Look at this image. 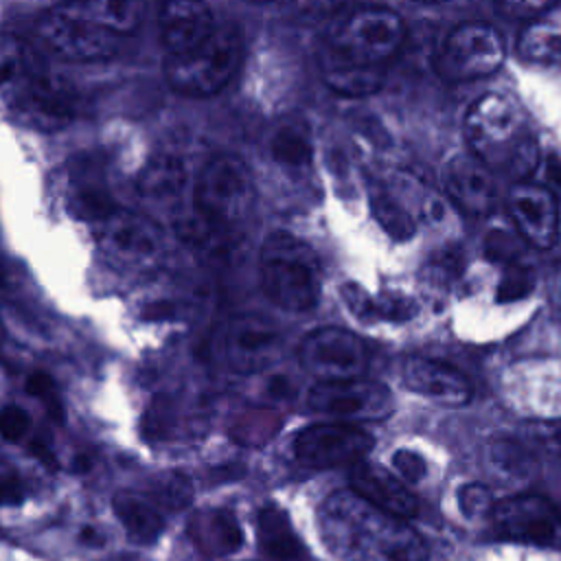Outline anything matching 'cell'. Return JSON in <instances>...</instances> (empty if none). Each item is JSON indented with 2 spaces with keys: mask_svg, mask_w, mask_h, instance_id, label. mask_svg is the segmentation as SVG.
I'll list each match as a JSON object with an SVG mask.
<instances>
[{
  "mask_svg": "<svg viewBox=\"0 0 561 561\" xmlns=\"http://www.w3.org/2000/svg\"><path fill=\"white\" fill-rule=\"evenodd\" d=\"M324 546L340 561H427L423 537L399 515L355 491H335L318 508Z\"/></svg>",
  "mask_w": 561,
  "mask_h": 561,
  "instance_id": "cell-1",
  "label": "cell"
},
{
  "mask_svg": "<svg viewBox=\"0 0 561 561\" xmlns=\"http://www.w3.org/2000/svg\"><path fill=\"white\" fill-rule=\"evenodd\" d=\"M0 101L42 129L68 125L77 112L72 85L24 37L0 33Z\"/></svg>",
  "mask_w": 561,
  "mask_h": 561,
  "instance_id": "cell-2",
  "label": "cell"
},
{
  "mask_svg": "<svg viewBox=\"0 0 561 561\" xmlns=\"http://www.w3.org/2000/svg\"><path fill=\"white\" fill-rule=\"evenodd\" d=\"M471 153L491 171L524 178L535 171L539 149L519 107L504 94L480 96L465 118Z\"/></svg>",
  "mask_w": 561,
  "mask_h": 561,
  "instance_id": "cell-3",
  "label": "cell"
},
{
  "mask_svg": "<svg viewBox=\"0 0 561 561\" xmlns=\"http://www.w3.org/2000/svg\"><path fill=\"white\" fill-rule=\"evenodd\" d=\"M259 278L263 294L287 311L313 309L320 298L322 272L318 254L287 230H276L263 241Z\"/></svg>",
  "mask_w": 561,
  "mask_h": 561,
  "instance_id": "cell-4",
  "label": "cell"
},
{
  "mask_svg": "<svg viewBox=\"0 0 561 561\" xmlns=\"http://www.w3.org/2000/svg\"><path fill=\"white\" fill-rule=\"evenodd\" d=\"M241 61V37L234 26L224 24L197 46L167 55L164 77L169 85L186 96L219 92L237 72Z\"/></svg>",
  "mask_w": 561,
  "mask_h": 561,
  "instance_id": "cell-5",
  "label": "cell"
},
{
  "mask_svg": "<svg viewBox=\"0 0 561 561\" xmlns=\"http://www.w3.org/2000/svg\"><path fill=\"white\" fill-rule=\"evenodd\" d=\"M254 182L243 164L234 156L210 158L193 186L195 213L210 226L232 232L252 210Z\"/></svg>",
  "mask_w": 561,
  "mask_h": 561,
  "instance_id": "cell-6",
  "label": "cell"
},
{
  "mask_svg": "<svg viewBox=\"0 0 561 561\" xmlns=\"http://www.w3.org/2000/svg\"><path fill=\"white\" fill-rule=\"evenodd\" d=\"M37 35L46 48L70 61H96L110 57L118 37L90 9L85 0L53 4L37 22Z\"/></svg>",
  "mask_w": 561,
  "mask_h": 561,
  "instance_id": "cell-7",
  "label": "cell"
},
{
  "mask_svg": "<svg viewBox=\"0 0 561 561\" xmlns=\"http://www.w3.org/2000/svg\"><path fill=\"white\" fill-rule=\"evenodd\" d=\"M403 42L405 26L394 11L359 9L337 28L329 48L368 66H383L401 50Z\"/></svg>",
  "mask_w": 561,
  "mask_h": 561,
  "instance_id": "cell-8",
  "label": "cell"
},
{
  "mask_svg": "<svg viewBox=\"0 0 561 561\" xmlns=\"http://www.w3.org/2000/svg\"><path fill=\"white\" fill-rule=\"evenodd\" d=\"M307 408L316 414L346 421H381L390 416L394 401L390 390L373 379L348 377L318 381L307 392Z\"/></svg>",
  "mask_w": 561,
  "mask_h": 561,
  "instance_id": "cell-9",
  "label": "cell"
},
{
  "mask_svg": "<svg viewBox=\"0 0 561 561\" xmlns=\"http://www.w3.org/2000/svg\"><path fill=\"white\" fill-rule=\"evenodd\" d=\"M280 346V333L267 318L232 316L210 337V355L230 370L254 373L267 366Z\"/></svg>",
  "mask_w": 561,
  "mask_h": 561,
  "instance_id": "cell-10",
  "label": "cell"
},
{
  "mask_svg": "<svg viewBox=\"0 0 561 561\" xmlns=\"http://www.w3.org/2000/svg\"><path fill=\"white\" fill-rule=\"evenodd\" d=\"M489 515L497 537L502 539L543 548H561V511L543 495H511L495 502Z\"/></svg>",
  "mask_w": 561,
  "mask_h": 561,
  "instance_id": "cell-11",
  "label": "cell"
},
{
  "mask_svg": "<svg viewBox=\"0 0 561 561\" xmlns=\"http://www.w3.org/2000/svg\"><path fill=\"white\" fill-rule=\"evenodd\" d=\"M502 35L482 22L454 28L438 55V70L451 81H473L491 75L504 61Z\"/></svg>",
  "mask_w": 561,
  "mask_h": 561,
  "instance_id": "cell-12",
  "label": "cell"
},
{
  "mask_svg": "<svg viewBox=\"0 0 561 561\" xmlns=\"http://www.w3.org/2000/svg\"><path fill=\"white\" fill-rule=\"evenodd\" d=\"M300 366L318 381L359 377L368 366V346L353 331L322 327L298 344Z\"/></svg>",
  "mask_w": 561,
  "mask_h": 561,
  "instance_id": "cell-13",
  "label": "cell"
},
{
  "mask_svg": "<svg viewBox=\"0 0 561 561\" xmlns=\"http://www.w3.org/2000/svg\"><path fill=\"white\" fill-rule=\"evenodd\" d=\"M373 443L366 430L351 423H318L296 434L294 454L311 469L351 467L373 449Z\"/></svg>",
  "mask_w": 561,
  "mask_h": 561,
  "instance_id": "cell-14",
  "label": "cell"
},
{
  "mask_svg": "<svg viewBox=\"0 0 561 561\" xmlns=\"http://www.w3.org/2000/svg\"><path fill=\"white\" fill-rule=\"evenodd\" d=\"M508 210L519 234L537 245L550 248L559 234V206L552 191L543 184L519 182L508 193Z\"/></svg>",
  "mask_w": 561,
  "mask_h": 561,
  "instance_id": "cell-15",
  "label": "cell"
},
{
  "mask_svg": "<svg viewBox=\"0 0 561 561\" xmlns=\"http://www.w3.org/2000/svg\"><path fill=\"white\" fill-rule=\"evenodd\" d=\"M399 379L408 390L449 408L465 405L473 397L471 381L458 368L438 359L408 357L399 368Z\"/></svg>",
  "mask_w": 561,
  "mask_h": 561,
  "instance_id": "cell-16",
  "label": "cell"
},
{
  "mask_svg": "<svg viewBox=\"0 0 561 561\" xmlns=\"http://www.w3.org/2000/svg\"><path fill=\"white\" fill-rule=\"evenodd\" d=\"M445 188L451 202L469 215H489L497 204L495 171L473 153H460L445 167Z\"/></svg>",
  "mask_w": 561,
  "mask_h": 561,
  "instance_id": "cell-17",
  "label": "cell"
},
{
  "mask_svg": "<svg viewBox=\"0 0 561 561\" xmlns=\"http://www.w3.org/2000/svg\"><path fill=\"white\" fill-rule=\"evenodd\" d=\"M215 26L213 13L204 0H160L158 31L167 55L197 46Z\"/></svg>",
  "mask_w": 561,
  "mask_h": 561,
  "instance_id": "cell-18",
  "label": "cell"
},
{
  "mask_svg": "<svg viewBox=\"0 0 561 561\" xmlns=\"http://www.w3.org/2000/svg\"><path fill=\"white\" fill-rule=\"evenodd\" d=\"M348 482L351 491L362 495L366 502L379 506L381 511H388L403 519H410L419 513V500L414 497V493L383 467L355 462L348 473Z\"/></svg>",
  "mask_w": 561,
  "mask_h": 561,
  "instance_id": "cell-19",
  "label": "cell"
},
{
  "mask_svg": "<svg viewBox=\"0 0 561 561\" xmlns=\"http://www.w3.org/2000/svg\"><path fill=\"white\" fill-rule=\"evenodd\" d=\"M96 226L101 228L105 245L118 254L151 256L160 248L158 228L149 219H145L136 213L116 208Z\"/></svg>",
  "mask_w": 561,
  "mask_h": 561,
  "instance_id": "cell-20",
  "label": "cell"
},
{
  "mask_svg": "<svg viewBox=\"0 0 561 561\" xmlns=\"http://www.w3.org/2000/svg\"><path fill=\"white\" fill-rule=\"evenodd\" d=\"M322 75L331 90L344 96H366L379 90L383 81L381 66H368L355 59H348L331 48L322 57Z\"/></svg>",
  "mask_w": 561,
  "mask_h": 561,
  "instance_id": "cell-21",
  "label": "cell"
},
{
  "mask_svg": "<svg viewBox=\"0 0 561 561\" xmlns=\"http://www.w3.org/2000/svg\"><path fill=\"white\" fill-rule=\"evenodd\" d=\"M259 548L276 561L305 559V546L296 535L287 513L274 504H267L256 515Z\"/></svg>",
  "mask_w": 561,
  "mask_h": 561,
  "instance_id": "cell-22",
  "label": "cell"
},
{
  "mask_svg": "<svg viewBox=\"0 0 561 561\" xmlns=\"http://www.w3.org/2000/svg\"><path fill=\"white\" fill-rule=\"evenodd\" d=\"M70 204L88 221H103L118 206L114 204L107 186L103 184L99 169L88 160L70 178Z\"/></svg>",
  "mask_w": 561,
  "mask_h": 561,
  "instance_id": "cell-23",
  "label": "cell"
},
{
  "mask_svg": "<svg viewBox=\"0 0 561 561\" xmlns=\"http://www.w3.org/2000/svg\"><path fill=\"white\" fill-rule=\"evenodd\" d=\"M112 506L121 526L127 530L131 539L140 543H151L160 537L164 528V519L149 502L129 493H121L114 497Z\"/></svg>",
  "mask_w": 561,
  "mask_h": 561,
  "instance_id": "cell-24",
  "label": "cell"
},
{
  "mask_svg": "<svg viewBox=\"0 0 561 561\" xmlns=\"http://www.w3.org/2000/svg\"><path fill=\"white\" fill-rule=\"evenodd\" d=\"M186 182V169L175 156L156 158L140 180V191L147 199L158 204L175 199Z\"/></svg>",
  "mask_w": 561,
  "mask_h": 561,
  "instance_id": "cell-25",
  "label": "cell"
},
{
  "mask_svg": "<svg viewBox=\"0 0 561 561\" xmlns=\"http://www.w3.org/2000/svg\"><path fill=\"white\" fill-rule=\"evenodd\" d=\"M489 465L506 480H526L533 476V456L530 451L511 438H500L489 445Z\"/></svg>",
  "mask_w": 561,
  "mask_h": 561,
  "instance_id": "cell-26",
  "label": "cell"
},
{
  "mask_svg": "<svg viewBox=\"0 0 561 561\" xmlns=\"http://www.w3.org/2000/svg\"><path fill=\"white\" fill-rule=\"evenodd\" d=\"M199 533H204L202 546L206 550H213V554L234 552L243 543L241 528L228 511H215L206 515V519L199 522Z\"/></svg>",
  "mask_w": 561,
  "mask_h": 561,
  "instance_id": "cell-27",
  "label": "cell"
},
{
  "mask_svg": "<svg viewBox=\"0 0 561 561\" xmlns=\"http://www.w3.org/2000/svg\"><path fill=\"white\" fill-rule=\"evenodd\" d=\"M519 53L528 61L561 64V28L550 24H530L519 37Z\"/></svg>",
  "mask_w": 561,
  "mask_h": 561,
  "instance_id": "cell-28",
  "label": "cell"
},
{
  "mask_svg": "<svg viewBox=\"0 0 561 561\" xmlns=\"http://www.w3.org/2000/svg\"><path fill=\"white\" fill-rule=\"evenodd\" d=\"M94 15L116 35L131 33L145 13L147 0H85Z\"/></svg>",
  "mask_w": 561,
  "mask_h": 561,
  "instance_id": "cell-29",
  "label": "cell"
},
{
  "mask_svg": "<svg viewBox=\"0 0 561 561\" xmlns=\"http://www.w3.org/2000/svg\"><path fill=\"white\" fill-rule=\"evenodd\" d=\"M272 153L278 162L289 167H300L309 162L311 142L307 131L296 125H285L283 129H278V134L272 140Z\"/></svg>",
  "mask_w": 561,
  "mask_h": 561,
  "instance_id": "cell-30",
  "label": "cell"
},
{
  "mask_svg": "<svg viewBox=\"0 0 561 561\" xmlns=\"http://www.w3.org/2000/svg\"><path fill=\"white\" fill-rule=\"evenodd\" d=\"M373 215L379 221V226L392 237V239H410L416 230L414 219L410 217V213L399 206L392 197L379 193L373 197Z\"/></svg>",
  "mask_w": 561,
  "mask_h": 561,
  "instance_id": "cell-31",
  "label": "cell"
},
{
  "mask_svg": "<svg viewBox=\"0 0 561 561\" xmlns=\"http://www.w3.org/2000/svg\"><path fill=\"white\" fill-rule=\"evenodd\" d=\"M535 289V274L528 265L517 263H508L504 265V274L502 280L497 283V294L495 300L497 302H515L526 298L530 291Z\"/></svg>",
  "mask_w": 561,
  "mask_h": 561,
  "instance_id": "cell-32",
  "label": "cell"
},
{
  "mask_svg": "<svg viewBox=\"0 0 561 561\" xmlns=\"http://www.w3.org/2000/svg\"><path fill=\"white\" fill-rule=\"evenodd\" d=\"M484 252H486V259H491L493 263L508 265L519 261L522 243L515 234L506 230H491L484 239Z\"/></svg>",
  "mask_w": 561,
  "mask_h": 561,
  "instance_id": "cell-33",
  "label": "cell"
},
{
  "mask_svg": "<svg viewBox=\"0 0 561 561\" xmlns=\"http://www.w3.org/2000/svg\"><path fill=\"white\" fill-rule=\"evenodd\" d=\"M460 270H462V254L456 248H443L434 252L427 261L430 280L440 285H449L460 274Z\"/></svg>",
  "mask_w": 561,
  "mask_h": 561,
  "instance_id": "cell-34",
  "label": "cell"
},
{
  "mask_svg": "<svg viewBox=\"0 0 561 561\" xmlns=\"http://www.w3.org/2000/svg\"><path fill=\"white\" fill-rule=\"evenodd\" d=\"M416 313V302L401 294H383L375 298V320L405 322Z\"/></svg>",
  "mask_w": 561,
  "mask_h": 561,
  "instance_id": "cell-35",
  "label": "cell"
},
{
  "mask_svg": "<svg viewBox=\"0 0 561 561\" xmlns=\"http://www.w3.org/2000/svg\"><path fill=\"white\" fill-rule=\"evenodd\" d=\"M458 504H460V511L467 515V517H480V515H486L491 513L493 508V495L491 491L480 484V482H471V484H465L460 486L458 491Z\"/></svg>",
  "mask_w": 561,
  "mask_h": 561,
  "instance_id": "cell-36",
  "label": "cell"
},
{
  "mask_svg": "<svg viewBox=\"0 0 561 561\" xmlns=\"http://www.w3.org/2000/svg\"><path fill=\"white\" fill-rule=\"evenodd\" d=\"M340 296L346 305V309L362 322H375V296H370L366 289H362L355 283H344L340 287Z\"/></svg>",
  "mask_w": 561,
  "mask_h": 561,
  "instance_id": "cell-37",
  "label": "cell"
},
{
  "mask_svg": "<svg viewBox=\"0 0 561 561\" xmlns=\"http://www.w3.org/2000/svg\"><path fill=\"white\" fill-rule=\"evenodd\" d=\"M31 427L28 414L18 405H4L0 410V436L9 443H18Z\"/></svg>",
  "mask_w": 561,
  "mask_h": 561,
  "instance_id": "cell-38",
  "label": "cell"
},
{
  "mask_svg": "<svg viewBox=\"0 0 561 561\" xmlns=\"http://www.w3.org/2000/svg\"><path fill=\"white\" fill-rule=\"evenodd\" d=\"M392 465L408 482H421L427 476L425 458L412 449H397L392 456Z\"/></svg>",
  "mask_w": 561,
  "mask_h": 561,
  "instance_id": "cell-39",
  "label": "cell"
},
{
  "mask_svg": "<svg viewBox=\"0 0 561 561\" xmlns=\"http://www.w3.org/2000/svg\"><path fill=\"white\" fill-rule=\"evenodd\" d=\"M291 11L307 20H322L333 13H337L344 4V0H287Z\"/></svg>",
  "mask_w": 561,
  "mask_h": 561,
  "instance_id": "cell-40",
  "label": "cell"
},
{
  "mask_svg": "<svg viewBox=\"0 0 561 561\" xmlns=\"http://www.w3.org/2000/svg\"><path fill=\"white\" fill-rule=\"evenodd\" d=\"M495 7L508 18H535L546 11L554 0H493Z\"/></svg>",
  "mask_w": 561,
  "mask_h": 561,
  "instance_id": "cell-41",
  "label": "cell"
},
{
  "mask_svg": "<svg viewBox=\"0 0 561 561\" xmlns=\"http://www.w3.org/2000/svg\"><path fill=\"white\" fill-rule=\"evenodd\" d=\"M533 436H537V440L554 454H561V421H550V423H541L535 425Z\"/></svg>",
  "mask_w": 561,
  "mask_h": 561,
  "instance_id": "cell-42",
  "label": "cell"
},
{
  "mask_svg": "<svg viewBox=\"0 0 561 561\" xmlns=\"http://www.w3.org/2000/svg\"><path fill=\"white\" fill-rule=\"evenodd\" d=\"M24 388H26L28 394L46 399V397H50V392H53V379H50V375H46V373H33V375L26 379V386H24Z\"/></svg>",
  "mask_w": 561,
  "mask_h": 561,
  "instance_id": "cell-43",
  "label": "cell"
},
{
  "mask_svg": "<svg viewBox=\"0 0 561 561\" xmlns=\"http://www.w3.org/2000/svg\"><path fill=\"white\" fill-rule=\"evenodd\" d=\"M24 497L22 486L18 480H0V506L20 504Z\"/></svg>",
  "mask_w": 561,
  "mask_h": 561,
  "instance_id": "cell-44",
  "label": "cell"
},
{
  "mask_svg": "<svg viewBox=\"0 0 561 561\" xmlns=\"http://www.w3.org/2000/svg\"><path fill=\"white\" fill-rule=\"evenodd\" d=\"M31 451L42 460V462H46L48 467L53 465L55 467V458H53V454L48 451V447L44 445V443H39V440H35V443H31Z\"/></svg>",
  "mask_w": 561,
  "mask_h": 561,
  "instance_id": "cell-45",
  "label": "cell"
},
{
  "mask_svg": "<svg viewBox=\"0 0 561 561\" xmlns=\"http://www.w3.org/2000/svg\"><path fill=\"white\" fill-rule=\"evenodd\" d=\"M419 2H440V0H419Z\"/></svg>",
  "mask_w": 561,
  "mask_h": 561,
  "instance_id": "cell-46",
  "label": "cell"
},
{
  "mask_svg": "<svg viewBox=\"0 0 561 561\" xmlns=\"http://www.w3.org/2000/svg\"><path fill=\"white\" fill-rule=\"evenodd\" d=\"M254 2H265V0H254Z\"/></svg>",
  "mask_w": 561,
  "mask_h": 561,
  "instance_id": "cell-47",
  "label": "cell"
}]
</instances>
